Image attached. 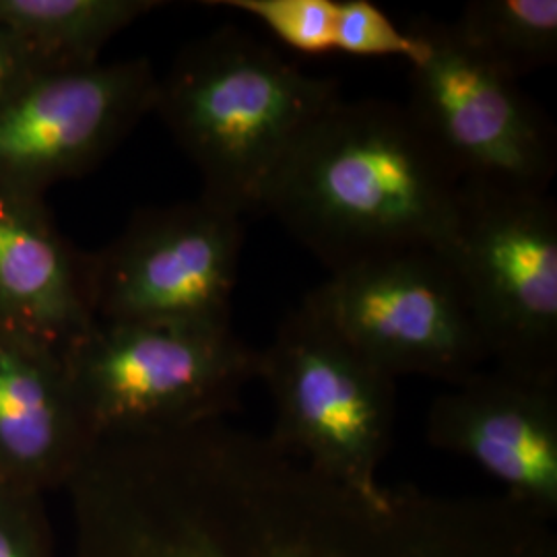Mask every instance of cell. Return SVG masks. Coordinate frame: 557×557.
Segmentation results:
<instances>
[{
	"instance_id": "52a82bcc",
	"label": "cell",
	"mask_w": 557,
	"mask_h": 557,
	"mask_svg": "<svg viewBox=\"0 0 557 557\" xmlns=\"http://www.w3.org/2000/svg\"><path fill=\"white\" fill-rule=\"evenodd\" d=\"M409 29L421 50L409 62L405 108L453 176L460 184L547 193L557 170L552 120L450 23L419 17Z\"/></svg>"
},
{
	"instance_id": "d6986e66",
	"label": "cell",
	"mask_w": 557,
	"mask_h": 557,
	"mask_svg": "<svg viewBox=\"0 0 557 557\" xmlns=\"http://www.w3.org/2000/svg\"><path fill=\"white\" fill-rule=\"evenodd\" d=\"M59 66L41 59L27 44L0 25V106L11 100L29 81Z\"/></svg>"
},
{
	"instance_id": "2e32d148",
	"label": "cell",
	"mask_w": 557,
	"mask_h": 557,
	"mask_svg": "<svg viewBox=\"0 0 557 557\" xmlns=\"http://www.w3.org/2000/svg\"><path fill=\"white\" fill-rule=\"evenodd\" d=\"M262 23L278 41L306 57L335 52L338 0H211Z\"/></svg>"
},
{
	"instance_id": "277c9868",
	"label": "cell",
	"mask_w": 557,
	"mask_h": 557,
	"mask_svg": "<svg viewBox=\"0 0 557 557\" xmlns=\"http://www.w3.org/2000/svg\"><path fill=\"white\" fill-rule=\"evenodd\" d=\"M60 354L96 440L225 419L259 379L260 349L232 326L96 322Z\"/></svg>"
},
{
	"instance_id": "30bf717a",
	"label": "cell",
	"mask_w": 557,
	"mask_h": 557,
	"mask_svg": "<svg viewBox=\"0 0 557 557\" xmlns=\"http://www.w3.org/2000/svg\"><path fill=\"white\" fill-rule=\"evenodd\" d=\"M147 59L54 69L0 106V186L44 195L100 165L156 108Z\"/></svg>"
},
{
	"instance_id": "6da1fadb",
	"label": "cell",
	"mask_w": 557,
	"mask_h": 557,
	"mask_svg": "<svg viewBox=\"0 0 557 557\" xmlns=\"http://www.w3.org/2000/svg\"><path fill=\"white\" fill-rule=\"evenodd\" d=\"M66 492L71 557H557L510 499L361 494L225 419L101 436Z\"/></svg>"
},
{
	"instance_id": "9a60e30c",
	"label": "cell",
	"mask_w": 557,
	"mask_h": 557,
	"mask_svg": "<svg viewBox=\"0 0 557 557\" xmlns=\"http://www.w3.org/2000/svg\"><path fill=\"white\" fill-rule=\"evenodd\" d=\"M450 25L475 54L512 79L556 62V0H473Z\"/></svg>"
},
{
	"instance_id": "5bb4252c",
	"label": "cell",
	"mask_w": 557,
	"mask_h": 557,
	"mask_svg": "<svg viewBox=\"0 0 557 557\" xmlns=\"http://www.w3.org/2000/svg\"><path fill=\"white\" fill-rule=\"evenodd\" d=\"M158 0H0V25L59 69L91 66Z\"/></svg>"
},
{
	"instance_id": "8992f818",
	"label": "cell",
	"mask_w": 557,
	"mask_h": 557,
	"mask_svg": "<svg viewBox=\"0 0 557 557\" xmlns=\"http://www.w3.org/2000/svg\"><path fill=\"white\" fill-rule=\"evenodd\" d=\"M259 380L275 405L269 438L326 478L376 494L397 419V379L304 301L260 349Z\"/></svg>"
},
{
	"instance_id": "7c38bea8",
	"label": "cell",
	"mask_w": 557,
	"mask_h": 557,
	"mask_svg": "<svg viewBox=\"0 0 557 557\" xmlns=\"http://www.w3.org/2000/svg\"><path fill=\"white\" fill-rule=\"evenodd\" d=\"M94 442L59 349L0 329V485L66 490Z\"/></svg>"
},
{
	"instance_id": "ac0fdd59",
	"label": "cell",
	"mask_w": 557,
	"mask_h": 557,
	"mask_svg": "<svg viewBox=\"0 0 557 557\" xmlns=\"http://www.w3.org/2000/svg\"><path fill=\"white\" fill-rule=\"evenodd\" d=\"M0 557H52L41 496L0 485Z\"/></svg>"
},
{
	"instance_id": "ba28073f",
	"label": "cell",
	"mask_w": 557,
	"mask_h": 557,
	"mask_svg": "<svg viewBox=\"0 0 557 557\" xmlns=\"http://www.w3.org/2000/svg\"><path fill=\"white\" fill-rule=\"evenodd\" d=\"M304 304L393 379L457 384L490 361L455 269L436 248H403L331 273Z\"/></svg>"
},
{
	"instance_id": "8fae6325",
	"label": "cell",
	"mask_w": 557,
	"mask_h": 557,
	"mask_svg": "<svg viewBox=\"0 0 557 557\" xmlns=\"http://www.w3.org/2000/svg\"><path fill=\"white\" fill-rule=\"evenodd\" d=\"M425 438L478 465L502 498L557 517V384L479 370L434 398Z\"/></svg>"
},
{
	"instance_id": "9c48e42d",
	"label": "cell",
	"mask_w": 557,
	"mask_h": 557,
	"mask_svg": "<svg viewBox=\"0 0 557 557\" xmlns=\"http://www.w3.org/2000/svg\"><path fill=\"white\" fill-rule=\"evenodd\" d=\"M242 244L244 218L202 195L143 209L87 252L96 322L232 326Z\"/></svg>"
},
{
	"instance_id": "e0dca14e",
	"label": "cell",
	"mask_w": 557,
	"mask_h": 557,
	"mask_svg": "<svg viewBox=\"0 0 557 557\" xmlns=\"http://www.w3.org/2000/svg\"><path fill=\"white\" fill-rule=\"evenodd\" d=\"M421 44L370 0H338L335 52L356 59H418Z\"/></svg>"
},
{
	"instance_id": "4fadbf2b",
	"label": "cell",
	"mask_w": 557,
	"mask_h": 557,
	"mask_svg": "<svg viewBox=\"0 0 557 557\" xmlns=\"http://www.w3.org/2000/svg\"><path fill=\"white\" fill-rule=\"evenodd\" d=\"M94 324L87 252L60 234L44 195L0 186V329L62 351Z\"/></svg>"
},
{
	"instance_id": "3957f363",
	"label": "cell",
	"mask_w": 557,
	"mask_h": 557,
	"mask_svg": "<svg viewBox=\"0 0 557 557\" xmlns=\"http://www.w3.org/2000/svg\"><path fill=\"white\" fill-rule=\"evenodd\" d=\"M338 98V81L221 27L186 44L158 77L153 112L197 165L202 197L244 218L262 211L283 161Z\"/></svg>"
},
{
	"instance_id": "7a4b0ae2",
	"label": "cell",
	"mask_w": 557,
	"mask_h": 557,
	"mask_svg": "<svg viewBox=\"0 0 557 557\" xmlns=\"http://www.w3.org/2000/svg\"><path fill=\"white\" fill-rule=\"evenodd\" d=\"M458 193L405 106L338 98L283 161L262 211L333 273L391 250H440Z\"/></svg>"
},
{
	"instance_id": "5b68a950",
	"label": "cell",
	"mask_w": 557,
	"mask_h": 557,
	"mask_svg": "<svg viewBox=\"0 0 557 557\" xmlns=\"http://www.w3.org/2000/svg\"><path fill=\"white\" fill-rule=\"evenodd\" d=\"M440 252L455 269L490 361L557 384V209L547 193L460 184Z\"/></svg>"
}]
</instances>
